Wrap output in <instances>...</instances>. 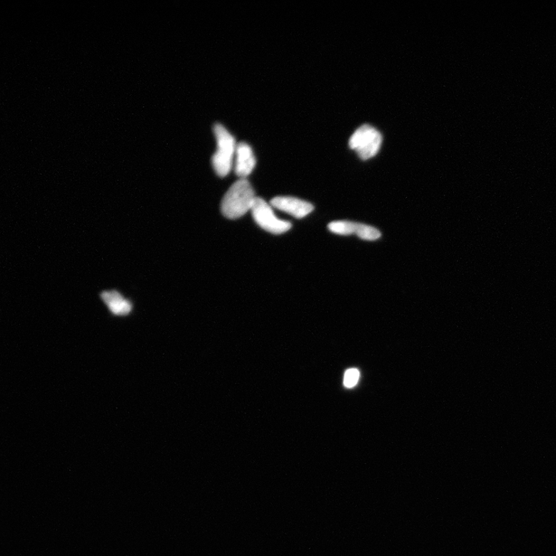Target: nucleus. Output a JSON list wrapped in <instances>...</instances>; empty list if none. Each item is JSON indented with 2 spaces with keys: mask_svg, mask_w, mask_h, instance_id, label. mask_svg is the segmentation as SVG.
<instances>
[{
  "mask_svg": "<svg viewBox=\"0 0 556 556\" xmlns=\"http://www.w3.org/2000/svg\"><path fill=\"white\" fill-rule=\"evenodd\" d=\"M101 298L107 305L112 315L126 316L133 310L131 301L122 296L118 290H106L101 294Z\"/></svg>",
  "mask_w": 556,
  "mask_h": 556,
  "instance_id": "7",
  "label": "nucleus"
},
{
  "mask_svg": "<svg viewBox=\"0 0 556 556\" xmlns=\"http://www.w3.org/2000/svg\"><path fill=\"white\" fill-rule=\"evenodd\" d=\"M271 205L274 208L285 212L298 219L304 218L314 210L312 203L291 196H277L271 200Z\"/></svg>",
  "mask_w": 556,
  "mask_h": 556,
  "instance_id": "5",
  "label": "nucleus"
},
{
  "mask_svg": "<svg viewBox=\"0 0 556 556\" xmlns=\"http://www.w3.org/2000/svg\"><path fill=\"white\" fill-rule=\"evenodd\" d=\"M214 133L218 149L213 156L212 164L216 173L220 177H225L231 171L238 146H236L233 136L222 125L214 126Z\"/></svg>",
  "mask_w": 556,
  "mask_h": 556,
  "instance_id": "2",
  "label": "nucleus"
},
{
  "mask_svg": "<svg viewBox=\"0 0 556 556\" xmlns=\"http://www.w3.org/2000/svg\"><path fill=\"white\" fill-rule=\"evenodd\" d=\"M256 198L250 182L246 178H240L223 196L221 212L225 218L238 219L252 210Z\"/></svg>",
  "mask_w": 556,
  "mask_h": 556,
  "instance_id": "1",
  "label": "nucleus"
},
{
  "mask_svg": "<svg viewBox=\"0 0 556 556\" xmlns=\"http://www.w3.org/2000/svg\"><path fill=\"white\" fill-rule=\"evenodd\" d=\"M360 371L356 369H350L345 372L344 376V385L347 388H353L360 380Z\"/></svg>",
  "mask_w": 556,
  "mask_h": 556,
  "instance_id": "10",
  "label": "nucleus"
},
{
  "mask_svg": "<svg viewBox=\"0 0 556 556\" xmlns=\"http://www.w3.org/2000/svg\"><path fill=\"white\" fill-rule=\"evenodd\" d=\"M383 138L378 131L369 125H365L355 131L348 144L360 158L367 160L378 153Z\"/></svg>",
  "mask_w": 556,
  "mask_h": 556,
  "instance_id": "3",
  "label": "nucleus"
},
{
  "mask_svg": "<svg viewBox=\"0 0 556 556\" xmlns=\"http://www.w3.org/2000/svg\"><path fill=\"white\" fill-rule=\"evenodd\" d=\"M355 234L362 240L370 241L378 240L381 237V233L378 230L362 223H358Z\"/></svg>",
  "mask_w": 556,
  "mask_h": 556,
  "instance_id": "9",
  "label": "nucleus"
},
{
  "mask_svg": "<svg viewBox=\"0 0 556 556\" xmlns=\"http://www.w3.org/2000/svg\"><path fill=\"white\" fill-rule=\"evenodd\" d=\"M358 223L350 221H334L328 224V230L334 233L343 236L356 233Z\"/></svg>",
  "mask_w": 556,
  "mask_h": 556,
  "instance_id": "8",
  "label": "nucleus"
},
{
  "mask_svg": "<svg viewBox=\"0 0 556 556\" xmlns=\"http://www.w3.org/2000/svg\"><path fill=\"white\" fill-rule=\"evenodd\" d=\"M235 173L241 178H246L256 166V158L251 147L245 143L237 146L235 155Z\"/></svg>",
  "mask_w": 556,
  "mask_h": 556,
  "instance_id": "6",
  "label": "nucleus"
},
{
  "mask_svg": "<svg viewBox=\"0 0 556 556\" xmlns=\"http://www.w3.org/2000/svg\"><path fill=\"white\" fill-rule=\"evenodd\" d=\"M251 212L253 220L258 226L271 233L276 235L284 233L292 227L290 222L278 219L271 205L260 197L256 198Z\"/></svg>",
  "mask_w": 556,
  "mask_h": 556,
  "instance_id": "4",
  "label": "nucleus"
}]
</instances>
